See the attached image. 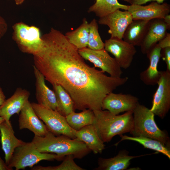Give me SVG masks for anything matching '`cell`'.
Returning <instances> with one entry per match:
<instances>
[{
    "label": "cell",
    "mask_w": 170,
    "mask_h": 170,
    "mask_svg": "<svg viewBox=\"0 0 170 170\" xmlns=\"http://www.w3.org/2000/svg\"><path fill=\"white\" fill-rule=\"evenodd\" d=\"M30 96L29 92L21 88H18L10 98L5 99L0 106V116L5 121L9 122L11 116L14 114H19L28 101Z\"/></svg>",
    "instance_id": "cell-16"
},
{
    "label": "cell",
    "mask_w": 170,
    "mask_h": 170,
    "mask_svg": "<svg viewBox=\"0 0 170 170\" xmlns=\"http://www.w3.org/2000/svg\"><path fill=\"white\" fill-rule=\"evenodd\" d=\"M154 116L150 109L139 103L133 110V128L129 133L133 136L144 137L158 140L170 147L169 136L166 132L158 128Z\"/></svg>",
    "instance_id": "cell-4"
},
{
    "label": "cell",
    "mask_w": 170,
    "mask_h": 170,
    "mask_svg": "<svg viewBox=\"0 0 170 170\" xmlns=\"http://www.w3.org/2000/svg\"><path fill=\"white\" fill-rule=\"evenodd\" d=\"M121 139L116 144L125 140H131L137 142L144 148L152 150L157 152L161 153L170 159V147L164 145L160 141L144 137H130L126 135L120 136Z\"/></svg>",
    "instance_id": "cell-25"
},
{
    "label": "cell",
    "mask_w": 170,
    "mask_h": 170,
    "mask_svg": "<svg viewBox=\"0 0 170 170\" xmlns=\"http://www.w3.org/2000/svg\"><path fill=\"white\" fill-rule=\"evenodd\" d=\"M33 108L48 130L56 135H64L72 139L76 138V130L68 125L65 116L58 112L44 107L38 103H31Z\"/></svg>",
    "instance_id": "cell-7"
},
{
    "label": "cell",
    "mask_w": 170,
    "mask_h": 170,
    "mask_svg": "<svg viewBox=\"0 0 170 170\" xmlns=\"http://www.w3.org/2000/svg\"><path fill=\"white\" fill-rule=\"evenodd\" d=\"M76 137L83 142L95 154H101L105 148L104 142L100 139L93 124L86 126L76 131Z\"/></svg>",
    "instance_id": "cell-21"
},
{
    "label": "cell",
    "mask_w": 170,
    "mask_h": 170,
    "mask_svg": "<svg viewBox=\"0 0 170 170\" xmlns=\"http://www.w3.org/2000/svg\"><path fill=\"white\" fill-rule=\"evenodd\" d=\"M133 20L132 15L129 11H122L118 9L99 18L98 23L108 26L109 29L108 32L110 34L111 37L122 39L126 29Z\"/></svg>",
    "instance_id": "cell-12"
},
{
    "label": "cell",
    "mask_w": 170,
    "mask_h": 170,
    "mask_svg": "<svg viewBox=\"0 0 170 170\" xmlns=\"http://www.w3.org/2000/svg\"><path fill=\"white\" fill-rule=\"evenodd\" d=\"M170 30L163 19H155L150 21L149 26L141 45L142 53L146 54L166 35Z\"/></svg>",
    "instance_id": "cell-17"
},
{
    "label": "cell",
    "mask_w": 170,
    "mask_h": 170,
    "mask_svg": "<svg viewBox=\"0 0 170 170\" xmlns=\"http://www.w3.org/2000/svg\"><path fill=\"white\" fill-rule=\"evenodd\" d=\"M131 14L133 20L149 21L155 19H163L170 12V5L167 3H159L152 2L149 5H129L128 10Z\"/></svg>",
    "instance_id": "cell-13"
},
{
    "label": "cell",
    "mask_w": 170,
    "mask_h": 170,
    "mask_svg": "<svg viewBox=\"0 0 170 170\" xmlns=\"http://www.w3.org/2000/svg\"><path fill=\"white\" fill-rule=\"evenodd\" d=\"M129 5L121 4L117 0H101L91 6L88 11L93 12L99 18L103 17L117 9L128 10Z\"/></svg>",
    "instance_id": "cell-26"
},
{
    "label": "cell",
    "mask_w": 170,
    "mask_h": 170,
    "mask_svg": "<svg viewBox=\"0 0 170 170\" xmlns=\"http://www.w3.org/2000/svg\"><path fill=\"white\" fill-rule=\"evenodd\" d=\"M89 23L86 18L76 29L67 32L65 36L68 41L78 49L87 47L89 34Z\"/></svg>",
    "instance_id": "cell-23"
},
{
    "label": "cell",
    "mask_w": 170,
    "mask_h": 170,
    "mask_svg": "<svg viewBox=\"0 0 170 170\" xmlns=\"http://www.w3.org/2000/svg\"><path fill=\"white\" fill-rule=\"evenodd\" d=\"M74 157L71 155L66 156L60 165L55 166L44 167L38 166L33 167L32 170H83L85 169L77 165L74 161Z\"/></svg>",
    "instance_id": "cell-29"
},
{
    "label": "cell",
    "mask_w": 170,
    "mask_h": 170,
    "mask_svg": "<svg viewBox=\"0 0 170 170\" xmlns=\"http://www.w3.org/2000/svg\"><path fill=\"white\" fill-rule=\"evenodd\" d=\"M161 54V57L166 64V70L170 71V47L162 49Z\"/></svg>",
    "instance_id": "cell-30"
},
{
    "label": "cell",
    "mask_w": 170,
    "mask_h": 170,
    "mask_svg": "<svg viewBox=\"0 0 170 170\" xmlns=\"http://www.w3.org/2000/svg\"><path fill=\"white\" fill-rule=\"evenodd\" d=\"M157 44L162 49L170 47V34L167 33L166 36L158 42Z\"/></svg>",
    "instance_id": "cell-31"
},
{
    "label": "cell",
    "mask_w": 170,
    "mask_h": 170,
    "mask_svg": "<svg viewBox=\"0 0 170 170\" xmlns=\"http://www.w3.org/2000/svg\"><path fill=\"white\" fill-rule=\"evenodd\" d=\"M78 51L84 60L92 63L94 67L100 69L111 76L121 77L123 73L122 68L115 58L111 57L104 48L93 50L87 47L78 49Z\"/></svg>",
    "instance_id": "cell-8"
},
{
    "label": "cell",
    "mask_w": 170,
    "mask_h": 170,
    "mask_svg": "<svg viewBox=\"0 0 170 170\" xmlns=\"http://www.w3.org/2000/svg\"><path fill=\"white\" fill-rule=\"evenodd\" d=\"M32 141L40 152L54 153L63 158L71 155L75 159H81L91 151L77 138L72 139L62 135L56 136L49 131L44 136H35Z\"/></svg>",
    "instance_id": "cell-2"
},
{
    "label": "cell",
    "mask_w": 170,
    "mask_h": 170,
    "mask_svg": "<svg viewBox=\"0 0 170 170\" xmlns=\"http://www.w3.org/2000/svg\"><path fill=\"white\" fill-rule=\"evenodd\" d=\"M89 34L87 47L93 50H99L104 48V42L99 35L97 20L94 19L89 23Z\"/></svg>",
    "instance_id": "cell-28"
},
{
    "label": "cell",
    "mask_w": 170,
    "mask_h": 170,
    "mask_svg": "<svg viewBox=\"0 0 170 170\" xmlns=\"http://www.w3.org/2000/svg\"><path fill=\"white\" fill-rule=\"evenodd\" d=\"M95 127L102 141L109 142L117 135L130 133L133 128V110L122 115H114L107 110L94 111Z\"/></svg>",
    "instance_id": "cell-3"
},
{
    "label": "cell",
    "mask_w": 170,
    "mask_h": 170,
    "mask_svg": "<svg viewBox=\"0 0 170 170\" xmlns=\"http://www.w3.org/2000/svg\"><path fill=\"white\" fill-rule=\"evenodd\" d=\"M165 0H131V4L142 5L150 2H156L159 3H163Z\"/></svg>",
    "instance_id": "cell-33"
},
{
    "label": "cell",
    "mask_w": 170,
    "mask_h": 170,
    "mask_svg": "<svg viewBox=\"0 0 170 170\" xmlns=\"http://www.w3.org/2000/svg\"><path fill=\"white\" fill-rule=\"evenodd\" d=\"M15 3L17 5H20L22 3L24 0H15Z\"/></svg>",
    "instance_id": "cell-37"
},
{
    "label": "cell",
    "mask_w": 170,
    "mask_h": 170,
    "mask_svg": "<svg viewBox=\"0 0 170 170\" xmlns=\"http://www.w3.org/2000/svg\"><path fill=\"white\" fill-rule=\"evenodd\" d=\"M162 48L157 44L147 54L149 60V66L140 74L141 80L147 85L154 86L159 80L160 71L157 69L158 65L161 57Z\"/></svg>",
    "instance_id": "cell-19"
},
{
    "label": "cell",
    "mask_w": 170,
    "mask_h": 170,
    "mask_svg": "<svg viewBox=\"0 0 170 170\" xmlns=\"http://www.w3.org/2000/svg\"><path fill=\"white\" fill-rule=\"evenodd\" d=\"M52 85L57 97L60 113L65 116L75 111L73 102L68 93L60 85Z\"/></svg>",
    "instance_id": "cell-27"
},
{
    "label": "cell",
    "mask_w": 170,
    "mask_h": 170,
    "mask_svg": "<svg viewBox=\"0 0 170 170\" xmlns=\"http://www.w3.org/2000/svg\"><path fill=\"white\" fill-rule=\"evenodd\" d=\"M33 69L36 79V97L37 103L60 113L55 93L46 85L45 77L42 73L34 65Z\"/></svg>",
    "instance_id": "cell-15"
},
{
    "label": "cell",
    "mask_w": 170,
    "mask_h": 170,
    "mask_svg": "<svg viewBox=\"0 0 170 170\" xmlns=\"http://www.w3.org/2000/svg\"><path fill=\"white\" fill-rule=\"evenodd\" d=\"M18 122L20 129H27L36 136H44L49 131L36 114L29 100L19 114Z\"/></svg>",
    "instance_id": "cell-14"
},
{
    "label": "cell",
    "mask_w": 170,
    "mask_h": 170,
    "mask_svg": "<svg viewBox=\"0 0 170 170\" xmlns=\"http://www.w3.org/2000/svg\"><path fill=\"white\" fill-rule=\"evenodd\" d=\"M5 121L4 119L1 116H0V124Z\"/></svg>",
    "instance_id": "cell-38"
},
{
    "label": "cell",
    "mask_w": 170,
    "mask_h": 170,
    "mask_svg": "<svg viewBox=\"0 0 170 170\" xmlns=\"http://www.w3.org/2000/svg\"><path fill=\"white\" fill-rule=\"evenodd\" d=\"M94 117V111L90 109L84 110L79 113L73 111L65 116L68 125L76 131L86 126L93 124Z\"/></svg>",
    "instance_id": "cell-24"
},
{
    "label": "cell",
    "mask_w": 170,
    "mask_h": 170,
    "mask_svg": "<svg viewBox=\"0 0 170 170\" xmlns=\"http://www.w3.org/2000/svg\"><path fill=\"white\" fill-rule=\"evenodd\" d=\"M13 29V38L21 51L33 56L40 51L43 41L39 28L19 22L14 25Z\"/></svg>",
    "instance_id": "cell-6"
},
{
    "label": "cell",
    "mask_w": 170,
    "mask_h": 170,
    "mask_svg": "<svg viewBox=\"0 0 170 170\" xmlns=\"http://www.w3.org/2000/svg\"><path fill=\"white\" fill-rule=\"evenodd\" d=\"M138 98L132 95L113 92L108 94L103 100L102 109L114 115L133 110L139 103Z\"/></svg>",
    "instance_id": "cell-11"
},
{
    "label": "cell",
    "mask_w": 170,
    "mask_h": 170,
    "mask_svg": "<svg viewBox=\"0 0 170 170\" xmlns=\"http://www.w3.org/2000/svg\"><path fill=\"white\" fill-rule=\"evenodd\" d=\"M42 38L43 47L33 56L34 66L46 80L60 85L68 93L75 110H102L106 95L128 80L108 76L88 65L78 49L58 30L52 28Z\"/></svg>",
    "instance_id": "cell-1"
},
{
    "label": "cell",
    "mask_w": 170,
    "mask_h": 170,
    "mask_svg": "<svg viewBox=\"0 0 170 170\" xmlns=\"http://www.w3.org/2000/svg\"><path fill=\"white\" fill-rule=\"evenodd\" d=\"M0 136L2 149L5 154V162L8 165L14 150L25 142L15 136L10 122L4 121L0 124Z\"/></svg>",
    "instance_id": "cell-18"
},
{
    "label": "cell",
    "mask_w": 170,
    "mask_h": 170,
    "mask_svg": "<svg viewBox=\"0 0 170 170\" xmlns=\"http://www.w3.org/2000/svg\"><path fill=\"white\" fill-rule=\"evenodd\" d=\"M160 71V76L157 83L158 87L154 94L150 110L163 119L170 109V71Z\"/></svg>",
    "instance_id": "cell-9"
},
{
    "label": "cell",
    "mask_w": 170,
    "mask_h": 170,
    "mask_svg": "<svg viewBox=\"0 0 170 170\" xmlns=\"http://www.w3.org/2000/svg\"><path fill=\"white\" fill-rule=\"evenodd\" d=\"M8 25L5 20L0 15V41L6 33Z\"/></svg>",
    "instance_id": "cell-32"
},
{
    "label": "cell",
    "mask_w": 170,
    "mask_h": 170,
    "mask_svg": "<svg viewBox=\"0 0 170 170\" xmlns=\"http://www.w3.org/2000/svg\"><path fill=\"white\" fill-rule=\"evenodd\" d=\"M150 21L133 20L126 29L122 39L134 46H140L146 33Z\"/></svg>",
    "instance_id": "cell-22"
},
{
    "label": "cell",
    "mask_w": 170,
    "mask_h": 170,
    "mask_svg": "<svg viewBox=\"0 0 170 170\" xmlns=\"http://www.w3.org/2000/svg\"><path fill=\"white\" fill-rule=\"evenodd\" d=\"M64 159L54 153L40 152L31 141L25 142L14 150L8 166L12 169L14 167L16 170H19L32 167L42 160L60 161Z\"/></svg>",
    "instance_id": "cell-5"
},
{
    "label": "cell",
    "mask_w": 170,
    "mask_h": 170,
    "mask_svg": "<svg viewBox=\"0 0 170 170\" xmlns=\"http://www.w3.org/2000/svg\"><path fill=\"white\" fill-rule=\"evenodd\" d=\"M6 97L0 86V106L4 103L6 99Z\"/></svg>",
    "instance_id": "cell-35"
},
{
    "label": "cell",
    "mask_w": 170,
    "mask_h": 170,
    "mask_svg": "<svg viewBox=\"0 0 170 170\" xmlns=\"http://www.w3.org/2000/svg\"><path fill=\"white\" fill-rule=\"evenodd\" d=\"M101 0H96V2H98L99 1H100Z\"/></svg>",
    "instance_id": "cell-40"
},
{
    "label": "cell",
    "mask_w": 170,
    "mask_h": 170,
    "mask_svg": "<svg viewBox=\"0 0 170 170\" xmlns=\"http://www.w3.org/2000/svg\"><path fill=\"white\" fill-rule=\"evenodd\" d=\"M121 0L124 1L126 2H127L128 3H130V4L131 3V0Z\"/></svg>",
    "instance_id": "cell-39"
},
{
    "label": "cell",
    "mask_w": 170,
    "mask_h": 170,
    "mask_svg": "<svg viewBox=\"0 0 170 170\" xmlns=\"http://www.w3.org/2000/svg\"><path fill=\"white\" fill-rule=\"evenodd\" d=\"M8 165L2 159L0 156V170H12Z\"/></svg>",
    "instance_id": "cell-34"
},
{
    "label": "cell",
    "mask_w": 170,
    "mask_h": 170,
    "mask_svg": "<svg viewBox=\"0 0 170 170\" xmlns=\"http://www.w3.org/2000/svg\"><path fill=\"white\" fill-rule=\"evenodd\" d=\"M164 21L167 25L168 27L170 29V15L169 14L167 15L163 18Z\"/></svg>",
    "instance_id": "cell-36"
},
{
    "label": "cell",
    "mask_w": 170,
    "mask_h": 170,
    "mask_svg": "<svg viewBox=\"0 0 170 170\" xmlns=\"http://www.w3.org/2000/svg\"><path fill=\"white\" fill-rule=\"evenodd\" d=\"M126 150L119 151L115 156L109 158L99 157L98 160V167L96 170H124L127 169L130 164V161L135 158L146 155L131 156Z\"/></svg>",
    "instance_id": "cell-20"
},
{
    "label": "cell",
    "mask_w": 170,
    "mask_h": 170,
    "mask_svg": "<svg viewBox=\"0 0 170 170\" xmlns=\"http://www.w3.org/2000/svg\"><path fill=\"white\" fill-rule=\"evenodd\" d=\"M105 49L112 54L121 68L126 69L131 65L137 52L135 46L122 39L110 37L104 42Z\"/></svg>",
    "instance_id": "cell-10"
}]
</instances>
